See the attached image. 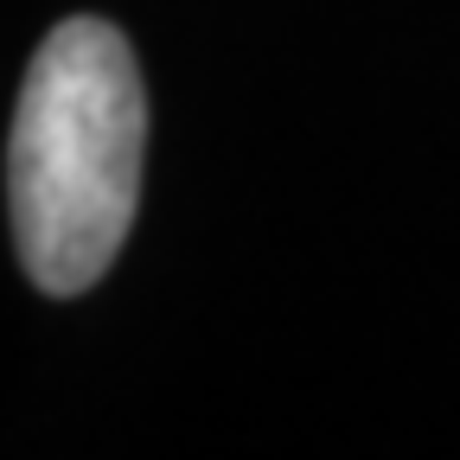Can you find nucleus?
I'll use <instances>...</instances> for the list:
<instances>
[{
	"label": "nucleus",
	"instance_id": "1",
	"mask_svg": "<svg viewBox=\"0 0 460 460\" xmlns=\"http://www.w3.org/2000/svg\"><path fill=\"white\" fill-rule=\"evenodd\" d=\"M147 96L128 39L109 20H58L32 51L13 141L7 205L26 275L45 295H84L115 262L141 205Z\"/></svg>",
	"mask_w": 460,
	"mask_h": 460
}]
</instances>
